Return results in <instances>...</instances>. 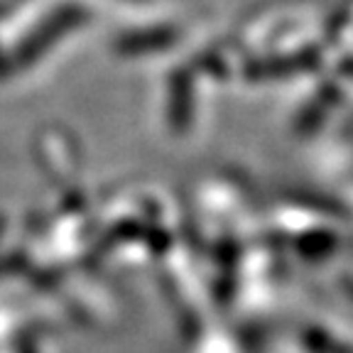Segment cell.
Masks as SVG:
<instances>
[{
  "label": "cell",
  "instance_id": "1",
  "mask_svg": "<svg viewBox=\"0 0 353 353\" xmlns=\"http://www.w3.org/2000/svg\"><path fill=\"white\" fill-rule=\"evenodd\" d=\"M316 64H319L316 52H304V54L287 57V59H277V61H258V64L248 69V77H255L258 81H268V79L287 77V74L309 72Z\"/></svg>",
  "mask_w": 353,
  "mask_h": 353
}]
</instances>
